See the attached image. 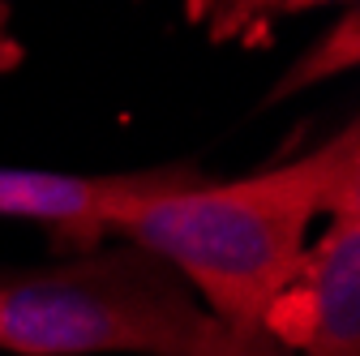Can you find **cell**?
<instances>
[{
  "label": "cell",
  "mask_w": 360,
  "mask_h": 356,
  "mask_svg": "<svg viewBox=\"0 0 360 356\" xmlns=\"http://www.w3.org/2000/svg\"><path fill=\"white\" fill-rule=\"evenodd\" d=\"M360 206L356 125L292 163L228 185L155 193L116 210L112 232L167 262L219 322L228 356H283L266 318L292 288L318 215Z\"/></svg>",
  "instance_id": "obj_1"
},
{
  "label": "cell",
  "mask_w": 360,
  "mask_h": 356,
  "mask_svg": "<svg viewBox=\"0 0 360 356\" xmlns=\"http://www.w3.org/2000/svg\"><path fill=\"white\" fill-rule=\"evenodd\" d=\"M0 348L18 356H228L193 288L129 241L52 271L5 275Z\"/></svg>",
  "instance_id": "obj_2"
},
{
  "label": "cell",
  "mask_w": 360,
  "mask_h": 356,
  "mask_svg": "<svg viewBox=\"0 0 360 356\" xmlns=\"http://www.w3.org/2000/svg\"><path fill=\"white\" fill-rule=\"evenodd\" d=\"M266 331L300 356H360V206L330 215L309 245L292 288L275 300Z\"/></svg>",
  "instance_id": "obj_3"
},
{
  "label": "cell",
  "mask_w": 360,
  "mask_h": 356,
  "mask_svg": "<svg viewBox=\"0 0 360 356\" xmlns=\"http://www.w3.org/2000/svg\"><path fill=\"white\" fill-rule=\"evenodd\" d=\"M202 181L206 176L198 167H146V172H112V176L0 167V215L43 224L65 249L95 253V245L112 236V219L120 206L155 193H180Z\"/></svg>",
  "instance_id": "obj_4"
},
{
  "label": "cell",
  "mask_w": 360,
  "mask_h": 356,
  "mask_svg": "<svg viewBox=\"0 0 360 356\" xmlns=\"http://www.w3.org/2000/svg\"><path fill=\"white\" fill-rule=\"evenodd\" d=\"M356 61H360V39H356V9L335 26V30H326L313 48L275 82V91H270V103H279V99H288V95H296V91H304V86H313V82H322V77H335V73H347V69H356Z\"/></svg>",
  "instance_id": "obj_5"
},
{
  "label": "cell",
  "mask_w": 360,
  "mask_h": 356,
  "mask_svg": "<svg viewBox=\"0 0 360 356\" xmlns=\"http://www.w3.org/2000/svg\"><path fill=\"white\" fill-rule=\"evenodd\" d=\"M313 5H335V0H228L206 26H210L214 43H228V39L262 34L275 18H288V13H300V9H313ZM343 5H352V0H343Z\"/></svg>",
  "instance_id": "obj_6"
},
{
  "label": "cell",
  "mask_w": 360,
  "mask_h": 356,
  "mask_svg": "<svg viewBox=\"0 0 360 356\" xmlns=\"http://www.w3.org/2000/svg\"><path fill=\"white\" fill-rule=\"evenodd\" d=\"M22 56H26V48H22V39L13 34L9 5L0 0V77H5V73H13V69L22 65Z\"/></svg>",
  "instance_id": "obj_7"
},
{
  "label": "cell",
  "mask_w": 360,
  "mask_h": 356,
  "mask_svg": "<svg viewBox=\"0 0 360 356\" xmlns=\"http://www.w3.org/2000/svg\"><path fill=\"white\" fill-rule=\"evenodd\" d=\"M223 5H228V0H185V13H189L193 22H198V18H202V22H210Z\"/></svg>",
  "instance_id": "obj_8"
}]
</instances>
